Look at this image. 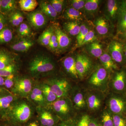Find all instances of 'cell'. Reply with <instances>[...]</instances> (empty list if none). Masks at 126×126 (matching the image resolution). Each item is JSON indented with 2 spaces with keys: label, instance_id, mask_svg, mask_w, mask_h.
Returning <instances> with one entry per match:
<instances>
[{
  "label": "cell",
  "instance_id": "1",
  "mask_svg": "<svg viewBox=\"0 0 126 126\" xmlns=\"http://www.w3.org/2000/svg\"><path fill=\"white\" fill-rule=\"evenodd\" d=\"M36 113V107L26 98H18L12 104L5 119L21 126L31 120Z\"/></svg>",
  "mask_w": 126,
  "mask_h": 126
},
{
  "label": "cell",
  "instance_id": "7",
  "mask_svg": "<svg viewBox=\"0 0 126 126\" xmlns=\"http://www.w3.org/2000/svg\"><path fill=\"white\" fill-rule=\"evenodd\" d=\"M105 107L112 114L126 117V94L108 91L106 93Z\"/></svg>",
  "mask_w": 126,
  "mask_h": 126
},
{
  "label": "cell",
  "instance_id": "22",
  "mask_svg": "<svg viewBox=\"0 0 126 126\" xmlns=\"http://www.w3.org/2000/svg\"><path fill=\"white\" fill-rule=\"evenodd\" d=\"M96 117L101 126H113L112 113L106 107Z\"/></svg>",
  "mask_w": 126,
  "mask_h": 126
},
{
  "label": "cell",
  "instance_id": "19",
  "mask_svg": "<svg viewBox=\"0 0 126 126\" xmlns=\"http://www.w3.org/2000/svg\"><path fill=\"white\" fill-rule=\"evenodd\" d=\"M117 35L126 31V6L124 0H122L116 23Z\"/></svg>",
  "mask_w": 126,
  "mask_h": 126
},
{
  "label": "cell",
  "instance_id": "8",
  "mask_svg": "<svg viewBox=\"0 0 126 126\" xmlns=\"http://www.w3.org/2000/svg\"><path fill=\"white\" fill-rule=\"evenodd\" d=\"M109 91L119 94H126V67L119 68L110 75Z\"/></svg>",
  "mask_w": 126,
  "mask_h": 126
},
{
  "label": "cell",
  "instance_id": "15",
  "mask_svg": "<svg viewBox=\"0 0 126 126\" xmlns=\"http://www.w3.org/2000/svg\"><path fill=\"white\" fill-rule=\"evenodd\" d=\"M63 68L68 78L77 83L79 82L76 67V58L73 56H68L63 60L62 63Z\"/></svg>",
  "mask_w": 126,
  "mask_h": 126
},
{
  "label": "cell",
  "instance_id": "34",
  "mask_svg": "<svg viewBox=\"0 0 126 126\" xmlns=\"http://www.w3.org/2000/svg\"><path fill=\"white\" fill-rule=\"evenodd\" d=\"M16 1L14 0H1L0 12L4 15L11 12L16 7Z\"/></svg>",
  "mask_w": 126,
  "mask_h": 126
},
{
  "label": "cell",
  "instance_id": "52",
  "mask_svg": "<svg viewBox=\"0 0 126 126\" xmlns=\"http://www.w3.org/2000/svg\"><path fill=\"white\" fill-rule=\"evenodd\" d=\"M4 79L0 76V87H3L4 86Z\"/></svg>",
  "mask_w": 126,
  "mask_h": 126
},
{
  "label": "cell",
  "instance_id": "39",
  "mask_svg": "<svg viewBox=\"0 0 126 126\" xmlns=\"http://www.w3.org/2000/svg\"><path fill=\"white\" fill-rule=\"evenodd\" d=\"M17 32L20 36L28 37L31 34V31L30 26L27 24L22 23L18 27Z\"/></svg>",
  "mask_w": 126,
  "mask_h": 126
},
{
  "label": "cell",
  "instance_id": "27",
  "mask_svg": "<svg viewBox=\"0 0 126 126\" xmlns=\"http://www.w3.org/2000/svg\"><path fill=\"white\" fill-rule=\"evenodd\" d=\"M63 17L70 21L78 22L82 20L83 19L82 12L72 7H69L65 10L63 14Z\"/></svg>",
  "mask_w": 126,
  "mask_h": 126
},
{
  "label": "cell",
  "instance_id": "53",
  "mask_svg": "<svg viewBox=\"0 0 126 126\" xmlns=\"http://www.w3.org/2000/svg\"><path fill=\"white\" fill-rule=\"evenodd\" d=\"M123 43V48H124V55L126 58V43Z\"/></svg>",
  "mask_w": 126,
  "mask_h": 126
},
{
  "label": "cell",
  "instance_id": "2",
  "mask_svg": "<svg viewBox=\"0 0 126 126\" xmlns=\"http://www.w3.org/2000/svg\"><path fill=\"white\" fill-rule=\"evenodd\" d=\"M110 75L101 64H98L87 78L79 83L86 90H97L106 93L109 91Z\"/></svg>",
  "mask_w": 126,
  "mask_h": 126
},
{
  "label": "cell",
  "instance_id": "56",
  "mask_svg": "<svg viewBox=\"0 0 126 126\" xmlns=\"http://www.w3.org/2000/svg\"><path fill=\"white\" fill-rule=\"evenodd\" d=\"M124 2H125V4H126V0H124Z\"/></svg>",
  "mask_w": 126,
  "mask_h": 126
},
{
  "label": "cell",
  "instance_id": "55",
  "mask_svg": "<svg viewBox=\"0 0 126 126\" xmlns=\"http://www.w3.org/2000/svg\"><path fill=\"white\" fill-rule=\"evenodd\" d=\"M1 0H0V11L1 6Z\"/></svg>",
  "mask_w": 126,
  "mask_h": 126
},
{
  "label": "cell",
  "instance_id": "51",
  "mask_svg": "<svg viewBox=\"0 0 126 126\" xmlns=\"http://www.w3.org/2000/svg\"><path fill=\"white\" fill-rule=\"evenodd\" d=\"M27 126H41L38 119L30 121Z\"/></svg>",
  "mask_w": 126,
  "mask_h": 126
},
{
  "label": "cell",
  "instance_id": "16",
  "mask_svg": "<svg viewBox=\"0 0 126 126\" xmlns=\"http://www.w3.org/2000/svg\"><path fill=\"white\" fill-rule=\"evenodd\" d=\"M121 1L108 0L106 4V13L107 18L113 26L117 23Z\"/></svg>",
  "mask_w": 126,
  "mask_h": 126
},
{
  "label": "cell",
  "instance_id": "35",
  "mask_svg": "<svg viewBox=\"0 0 126 126\" xmlns=\"http://www.w3.org/2000/svg\"><path fill=\"white\" fill-rule=\"evenodd\" d=\"M53 31L54 29L51 27L45 30L39 37L38 41L40 44L44 46H48Z\"/></svg>",
  "mask_w": 126,
  "mask_h": 126
},
{
  "label": "cell",
  "instance_id": "21",
  "mask_svg": "<svg viewBox=\"0 0 126 126\" xmlns=\"http://www.w3.org/2000/svg\"><path fill=\"white\" fill-rule=\"evenodd\" d=\"M54 31L58 43L59 50H64L67 48L71 44V39L60 27L55 26Z\"/></svg>",
  "mask_w": 126,
  "mask_h": 126
},
{
  "label": "cell",
  "instance_id": "33",
  "mask_svg": "<svg viewBox=\"0 0 126 126\" xmlns=\"http://www.w3.org/2000/svg\"><path fill=\"white\" fill-rule=\"evenodd\" d=\"M19 3L21 10L27 12L33 11L38 5L35 0H20Z\"/></svg>",
  "mask_w": 126,
  "mask_h": 126
},
{
  "label": "cell",
  "instance_id": "25",
  "mask_svg": "<svg viewBox=\"0 0 126 126\" xmlns=\"http://www.w3.org/2000/svg\"><path fill=\"white\" fill-rule=\"evenodd\" d=\"M34 44L33 42L31 40L23 39L12 44L11 47L15 51L24 52L28 51L34 45Z\"/></svg>",
  "mask_w": 126,
  "mask_h": 126
},
{
  "label": "cell",
  "instance_id": "17",
  "mask_svg": "<svg viewBox=\"0 0 126 126\" xmlns=\"http://www.w3.org/2000/svg\"><path fill=\"white\" fill-rule=\"evenodd\" d=\"M26 98L36 108L48 106L38 83L34 84L32 90Z\"/></svg>",
  "mask_w": 126,
  "mask_h": 126
},
{
  "label": "cell",
  "instance_id": "28",
  "mask_svg": "<svg viewBox=\"0 0 126 126\" xmlns=\"http://www.w3.org/2000/svg\"><path fill=\"white\" fill-rule=\"evenodd\" d=\"M40 6L41 11L46 16L52 20L56 19L58 14L49 2L41 1Z\"/></svg>",
  "mask_w": 126,
  "mask_h": 126
},
{
  "label": "cell",
  "instance_id": "20",
  "mask_svg": "<svg viewBox=\"0 0 126 126\" xmlns=\"http://www.w3.org/2000/svg\"><path fill=\"white\" fill-rule=\"evenodd\" d=\"M99 59L101 64L110 74L120 68L108 53H103Z\"/></svg>",
  "mask_w": 126,
  "mask_h": 126
},
{
  "label": "cell",
  "instance_id": "44",
  "mask_svg": "<svg viewBox=\"0 0 126 126\" xmlns=\"http://www.w3.org/2000/svg\"><path fill=\"white\" fill-rule=\"evenodd\" d=\"M64 2L63 0H51L49 1L58 14H60L63 11Z\"/></svg>",
  "mask_w": 126,
  "mask_h": 126
},
{
  "label": "cell",
  "instance_id": "36",
  "mask_svg": "<svg viewBox=\"0 0 126 126\" xmlns=\"http://www.w3.org/2000/svg\"><path fill=\"white\" fill-rule=\"evenodd\" d=\"M13 34L11 30L5 27L0 31V44H6L12 40Z\"/></svg>",
  "mask_w": 126,
  "mask_h": 126
},
{
  "label": "cell",
  "instance_id": "50",
  "mask_svg": "<svg viewBox=\"0 0 126 126\" xmlns=\"http://www.w3.org/2000/svg\"><path fill=\"white\" fill-rule=\"evenodd\" d=\"M117 35L119 37V41L122 43H126V31Z\"/></svg>",
  "mask_w": 126,
  "mask_h": 126
},
{
  "label": "cell",
  "instance_id": "43",
  "mask_svg": "<svg viewBox=\"0 0 126 126\" xmlns=\"http://www.w3.org/2000/svg\"><path fill=\"white\" fill-rule=\"evenodd\" d=\"M48 47L49 48V49L53 52H56L59 50L58 43L54 31L52 33Z\"/></svg>",
  "mask_w": 126,
  "mask_h": 126
},
{
  "label": "cell",
  "instance_id": "45",
  "mask_svg": "<svg viewBox=\"0 0 126 126\" xmlns=\"http://www.w3.org/2000/svg\"><path fill=\"white\" fill-rule=\"evenodd\" d=\"M70 4L72 7L77 10L80 11L83 10L86 2L84 0H72L70 1Z\"/></svg>",
  "mask_w": 126,
  "mask_h": 126
},
{
  "label": "cell",
  "instance_id": "46",
  "mask_svg": "<svg viewBox=\"0 0 126 126\" xmlns=\"http://www.w3.org/2000/svg\"><path fill=\"white\" fill-rule=\"evenodd\" d=\"M15 77V74L11 75L10 76L5 78L4 81V86L8 90L11 89L14 86Z\"/></svg>",
  "mask_w": 126,
  "mask_h": 126
},
{
  "label": "cell",
  "instance_id": "54",
  "mask_svg": "<svg viewBox=\"0 0 126 126\" xmlns=\"http://www.w3.org/2000/svg\"><path fill=\"white\" fill-rule=\"evenodd\" d=\"M9 123H9V124H6V125H4V126H17V125H16L15 124H12V123L10 122H9Z\"/></svg>",
  "mask_w": 126,
  "mask_h": 126
},
{
  "label": "cell",
  "instance_id": "5",
  "mask_svg": "<svg viewBox=\"0 0 126 126\" xmlns=\"http://www.w3.org/2000/svg\"><path fill=\"white\" fill-rule=\"evenodd\" d=\"M48 106L61 121H72L77 115L69 97L57 99Z\"/></svg>",
  "mask_w": 126,
  "mask_h": 126
},
{
  "label": "cell",
  "instance_id": "31",
  "mask_svg": "<svg viewBox=\"0 0 126 126\" xmlns=\"http://www.w3.org/2000/svg\"><path fill=\"white\" fill-rule=\"evenodd\" d=\"M87 50L92 56L97 58L99 59L103 53L102 46L97 41L88 44Z\"/></svg>",
  "mask_w": 126,
  "mask_h": 126
},
{
  "label": "cell",
  "instance_id": "9",
  "mask_svg": "<svg viewBox=\"0 0 126 126\" xmlns=\"http://www.w3.org/2000/svg\"><path fill=\"white\" fill-rule=\"evenodd\" d=\"M86 91L79 83L75 84L70 91L69 97L77 114L88 112L85 97Z\"/></svg>",
  "mask_w": 126,
  "mask_h": 126
},
{
  "label": "cell",
  "instance_id": "30",
  "mask_svg": "<svg viewBox=\"0 0 126 126\" xmlns=\"http://www.w3.org/2000/svg\"><path fill=\"white\" fill-rule=\"evenodd\" d=\"M14 57L5 50L0 49V69L15 64Z\"/></svg>",
  "mask_w": 126,
  "mask_h": 126
},
{
  "label": "cell",
  "instance_id": "41",
  "mask_svg": "<svg viewBox=\"0 0 126 126\" xmlns=\"http://www.w3.org/2000/svg\"><path fill=\"white\" fill-rule=\"evenodd\" d=\"M96 39L97 36L95 35L94 32L92 30H90L85 36L81 44V46L93 43L95 41Z\"/></svg>",
  "mask_w": 126,
  "mask_h": 126
},
{
  "label": "cell",
  "instance_id": "18",
  "mask_svg": "<svg viewBox=\"0 0 126 126\" xmlns=\"http://www.w3.org/2000/svg\"><path fill=\"white\" fill-rule=\"evenodd\" d=\"M27 18L29 23L36 29L42 28L47 23L46 16L41 11H35L30 12L27 14Z\"/></svg>",
  "mask_w": 126,
  "mask_h": 126
},
{
  "label": "cell",
  "instance_id": "38",
  "mask_svg": "<svg viewBox=\"0 0 126 126\" xmlns=\"http://www.w3.org/2000/svg\"><path fill=\"white\" fill-rule=\"evenodd\" d=\"M89 30L90 29L86 24L81 25L80 30L77 37V44L78 46H81V44Z\"/></svg>",
  "mask_w": 126,
  "mask_h": 126
},
{
  "label": "cell",
  "instance_id": "47",
  "mask_svg": "<svg viewBox=\"0 0 126 126\" xmlns=\"http://www.w3.org/2000/svg\"><path fill=\"white\" fill-rule=\"evenodd\" d=\"M6 22L7 20L4 15L0 12V31L5 27Z\"/></svg>",
  "mask_w": 126,
  "mask_h": 126
},
{
  "label": "cell",
  "instance_id": "26",
  "mask_svg": "<svg viewBox=\"0 0 126 126\" xmlns=\"http://www.w3.org/2000/svg\"><path fill=\"white\" fill-rule=\"evenodd\" d=\"M94 117L88 112L77 114L73 120V126H88Z\"/></svg>",
  "mask_w": 126,
  "mask_h": 126
},
{
  "label": "cell",
  "instance_id": "6",
  "mask_svg": "<svg viewBox=\"0 0 126 126\" xmlns=\"http://www.w3.org/2000/svg\"><path fill=\"white\" fill-rule=\"evenodd\" d=\"M106 93L97 90H86L85 97L89 114L96 117L105 107Z\"/></svg>",
  "mask_w": 126,
  "mask_h": 126
},
{
  "label": "cell",
  "instance_id": "12",
  "mask_svg": "<svg viewBox=\"0 0 126 126\" xmlns=\"http://www.w3.org/2000/svg\"><path fill=\"white\" fill-rule=\"evenodd\" d=\"M36 113L41 126H56L61 121L49 106L36 107Z\"/></svg>",
  "mask_w": 126,
  "mask_h": 126
},
{
  "label": "cell",
  "instance_id": "14",
  "mask_svg": "<svg viewBox=\"0 0 126 126\" xmlns=\"http://www.w3.org/2000/svg\"><path fill=\"white\" fill-rule=\"evenodd\" d=\"M18 98L10 90L0 87V117L5 119L10 108Z\"/></svg>",
  "mask_w": 126,
  "mask_h": 126
},
{
  "label": "cell",
  "instance_id": "37",
  "mask_svg": "<svg viewBox=\"0 0 126 126\" xmlns=\"http://www.w3.org/2000/svg\"><path fill=\"white\" fill-rule=\"evenodd\" d=\"M23 15L19 11H16L12 13L9 18V21L12 25L19 26L24 21Z\"/></svg>",
  "mask_w": 126,
  "mask_h": 126
},
{
  "label": "cell",
  "instance_id": "4",
  "mask_svg": "<svg viewBox=\"0 0 126 126\" xmlns=\"http://www.w3.org/2000/svg\"><path fill=\"white\" fill-rule=\"evenodd\" d=\"M49 86L58 99L69 97L71 89L77 83L67 77H54L44 81Z\"/></svg>",
  "mask_w": 126,
  "mask_h": 126
},
{
  "label": "cell",
  "instance_id": "3",
  "mask_svg": "<svg viewBox=\"0 0 126 126\" xmlns=\"http://www.w3.org/2000/svg\"><path fill=\"white\" fill-rule=\"evenodd\" d=\"M56 69V65L54 61L47 55H37L29 63V70L33 77L54 72Z\"/></svg>",
  "mask_w": 126,
  "mask_h": 126
},
{
  "label": "cell",
  "instance_id": "29",
  "mask_svg": "<svg viewBox=\"0 0 126 126\" xmlns=\"http://www.w3.org/2000/svg\"><path fill=\"white\" fill-rule=\"evenodd\" d=\"M100 1L99 0H86L83 10L87 16L94 15L99 9Z\"/></svg>",
  "mask_w": 126,
  "mask_h": 126
},
{
  "label": "cell",
  "instance_id": "57",
  "mask_svg": "<svg viewBox=\"0 0 126 126\" xmlns=\"http://www.w3.org/2000/svg\"></svg>",
  "mask_w": 126,
  "mask_h": 126
},
{
  "label": "cell",
  "instance_id": "40",
  "mask_svg": "<svg viewBox=\"0 0 126 126\" xmlns=\"http://www.w3.org/2000/svg\"><path fill=\"white\" fill-rule=\"evenodd\" d=\"M16 69V66L15 64L9 65L3 69H0V76L6 78L11 75L15 74Z\"/></svg>",
  "mask_w": 126,
  "mask_h": 126
},
{
  "label": "cell",
  "instance_id": "42",
  "mask_svg": "<svg viewBox=\"0 0 126 126\" xmlns=\"http://www.w3.org/2000/svg\"><path fill=\"white\" fill-rule=\"evenodd\" d=\"M112 114L113 126H126V117Z\"/></svg>",
  "mask_w": 126,
  "mask_h": 126
},
{
  "label": "cell",
  "instance_id": "13",
  "mask_svg": "<svg viewBox=\"0 0 126 126\" xmlns=\"http://www.w3.org/2000/svg\"><path fill=\"white\" fill-rule=\"evenodd\" d=\"M108 50L109 53L119 68L126 67V58L122 42L117 40L112 41L108 46Z\"/></svg>",
  "mask_w": 126,
  "mask_h": 126
},
{
  "label": "cell",
  "instance_id": "10",
  "mask_svg": "<svg viewBox=\"0 0 126 126\" xmlns=\"http://www.w3.org/2000/svg\"><path fill=\"white\" fill-rule=\"evenodd\" d=\"M95 65L92 60L84 54H79L76 58V67L79 82L83 81L94 70Z\"/></svg>",
  "mask_w": 126,
  "mask_h": 126
},
{
  "label": "cell",
  "instance_id": "11",
  "mask_svg": "<svg viewBox=\"0 0 126 126\" xmlns=\"http://www.w3.org/2000/svg\"><path fill=\"white\" fill-rule=\"evenodd\" d=\"M34 84L31 79L26 77H15V83L10 91L19 98H27Z\"/></svg>",
  "mask_w": 126,
  "mask_h": 126
},
{
  "label": "cell",
  "instance_id": "24",
  "mask_svg": "<svg viewBox=\"0 0 126 126\" xmlns=\"http://www.w3.org/2000/svg\"><path fill=\"white\" fill-rule=\"evenodd\" d=\"M38 83L48 106L58 99L56 95L52 92L48 84L44 82Z\"/></svg>",
  "mask_w": 126,
  "mask_h": 126
},
{
  "label": "cell",
  "instance_id": "48",
  "mask_svg": "<svg viewBox=\"0 0 126 126\" xmlns=\"http://www.w3.org/2000/svg\"><path fill=\"white\" fill-rule=\"evenodd\" d=\"M56 126H73V120L72 121H60Z\"/></svg>",
  "mask_w": 126,
  "mask_h": 126
},
{
  "label": "cell",
  "instance_id": "23",
  "mask_svg": "<svg viewBox=\"0 0 126 126\" xmlns=\"http://www.w3.org/2000/svg\"><path fill=\"white\" fill-rule=\"evenodd\" d=\"M109 22L103 17H99L95 20L94 24L96 30L99 34L105 35L108 33L110 28Z\"/></svg>",
  "mask_w": 126,
  "mask_h": 126
},
{
  "label": "cell",
  "instance_id": "49",
  "mask_svg": "<svg viewBox=\"0 0 126 126\" xmlns=\"http://www.w3.org/2000/svg\"><path fill=\"white\" fill-rule=\"evenodd\" d=\"M88 126H101L99 124L98 121H97L96 117L94 116L93 118Z\"/></svg>",
  "mask_w": 126,
  "mask_h": 126
},
{
  "label": "cell",
  "instance_id": "32",
  "mask_svg": "<svg viewBox=\"0 0 126 126\" xmlns=\"http://www.w3.org/2000/svg\"><path fill=\"white\" fill-rule=\"evenodd\" d=\"M80 26L78 21H69L64 23L63 27L65 31L70 35L77 36L80 30Z\"/></svg>",
  "mask_w": 126,
  "mask_h": 126
}]
</instances>
